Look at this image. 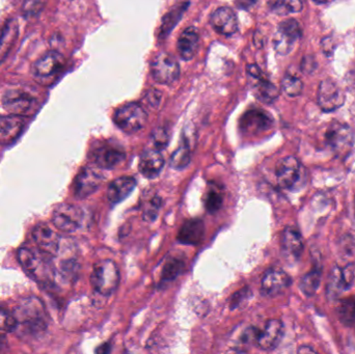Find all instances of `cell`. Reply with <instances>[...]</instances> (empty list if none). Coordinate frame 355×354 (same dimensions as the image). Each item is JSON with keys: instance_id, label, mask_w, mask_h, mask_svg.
<instances>
[{"instance_id": "1", "label": "cell", "mask_w": 355, "mask_h": 354, "mask_svg": "<svg viewBox=\"0 0 355 354\" xmlns=\"http://www.w3.org/2000/svg\"><path fill=\"white\" fill-rule=\"evenodd\" d=\"M93 288L103 296H109L120 284V272L111 260H102L94 266L91 276Z\"/></svg>"}, {"instance_id": "2", "label": "cell", "mask_w": 355, "mask_h": 354, "mask_svg": "<svg viewBox=\"0 0 355 354\" xmlns=\"http://www.w3.org/2000/svg\"><path fill=\"white\" fill-rule=\"evenodd\" d=\"M18 324H21L30 331H40L47 327L45 311L42 303L36 297L24 299L23 302L14 311Z\"/></svg>"}, {"instance_id": "3", "label": "cell", "mask_w": 355, "mask_h": 354, "mask_svg": "<svg viewBox=\"0 0 355 354\" xmlns=\"http://www.w3.org/2000/svg\"><path fill=\"white\" fill-rule=\"evenodd\" d=\"M114 121L126 133H136L146 126L148 113L138 103H128L116 109Z\"/></svg>"}, {"instance_id": "4", "label": "cell", "mask_w": 355, "mask_h": 354, "mask_svg": "<svg viewBox=\"0 0 355 354\" xmlns=\"http://www.w3.org/2000/svg\"><path fill=\"white\" fill-rule=\"evenodd\" d=\"M325 142L338 157H346L354 144V132L347 124L334 122L326 130Z\"/></svg>"}, {"instance_id": "5", "label": "cell", "mask_w": 355, "mask_h": 354, "mask_svg": "<svg viewBox=\"0 0 355 354\" xmlns=\"http://www.w3.org/2000/svg\"><path fill=\"white\" fill-rule=\"evenodd\" d=\"M151 73L156 82L169 85L180 76V66L175 58L167 52H160L153 58Z\"/></svg>"}, {"instance_id": "6", "label": "cell", "mask_w": 355, "mask_h": 354, "mask_svg": "<svg viewBox=\"0 0 355 354\" xmlns=\"http://www.w3.org/2000/svg\"><path fill=\"white\" fill-rule=\"evenodd\" d=\"M42 252H36L32 248L23 246L18 250L17 258L22 268L32 278L38 280H45L49 278L48 262Z\"/></svg>"}, {"instance_id": "7", "label": "cell", "mask_w": 355, "mask_h": 354, "mask_svg": "<svg viewBox=\"0 0 355 354\" xmlns=\"http://www.w3.org/2000/svg\"><path fill=\"white\" fill-rule=\"evenodd\" d=\"M303 36L301 25L295 19H287L279 25L277 34L273 38L275 52L281 56L291 52L294 44Z\"/></svg>"}, {"instance_id": "8", "label": "cell", "mask_w": 355, "mask_h": 354, "mask_svg": "<svg viewBox=\"0 0 355 354\" xmlns=\"http://www.w3.org/2000/svg\"><path fill=\"white\" fill-rule=\"evenodd\" d=\"M85 219L83 209L75 205L62 204L53 211V225L63 232L73 233L80 229Z\"/></svg>"}, {"instance_id": "9", "label": "cell", "mask_w": 355, "mask_h": 354, "mask_svg": "<svg viewBox=\"0 0 355 354\" xmlns=\"http://www.w3.org/2000/svg\"><path fill=\"white\" fill-rule=\"evenodd\" d=\"M3 109L10 115L26 117L32 113L36 107V99L28 91L22 89H11L8 91L3 97Z\"/></svg>"}, {"instance_id": "10", "label": "cell", "mask_w": 355, "mask_h": 354, "mask_svg": "<svg viewBox=\"0 0 355 354\" xmlns=\"http://www.w3.org/2000/svg\"><path fill=\"white\" fill-rule=\"evenodd\" d=\"M317 102L322 111L332 113L344 105L345 93L334 81L325 79L318 89Z\"/></svg>"}, {"instance_id": "11", "label": "cell", "mask_w": 355, "mask_h": 354, "mask_svg": "<svg viewBox=\"0 0 355 354\" xmlns=\"http://www.w3.org/2000/svg\"><path fill=\"white\" fill-rule=\"evenodd\" d=\"M104 177L97 168L85 166L77 175L74 181V195L78 199H85L93 195L103 183Z\"/></svg>"}, {"instance_id": "12", "label": "cell", "mask_w": 355, "mask_h": 354, "mask_svg": "<svg viewBox=\"0 0 355 354\" xmlns=\"http://www.w3.org/2000/svg\"><path fill=\"white\" fill-rule=\"evenodd\" d=\"M277 184L283 189H292L301 177V164L294 156L283 158L275 168Z\"/></svg>"}, {"instance_id": "13", "label": "cell", "mask_w": 355, "mask_h": 354, "mask_svg": "<svg viewBox=\"0 0 355 354\" xmlns=\"http://www.w3.org/2000/svg\"><path fill=\"white\" fill-rule=\"evenodd\" d=\"M32 239L44 255H56L59 246V236L50 225L45 223H38L32 230Z\"/></svg>"}, {"instance_id": "14", "label": "cell", "mask_w": 355, "mask_h": 354, "mask_svg": "<svg viewBox=\"0 0 355 354\" xmlns=\"http://www.w3.org/2000/svg\"><path fill=\"white\" fill-rule=\"evenodd\" d=\"M354 266L348 265L345 268L334 267L330 274L327 284V295L330 299L336 298L343 292L348 290L354 283Z\"/></svg>"}, {"instance_id": "15", "label": "cell", "mask_w": 355, "mask_h": 354, "mask_svg": "<svg viewBox=\"0 0 355 354\" xmlns=\"http://www.w3.org/2000/svg\"><path fill=\"white\" fill-rule=\"evenodd\" d=\"M272 123V119L266 111L258 109H250L240 120V129L246 134L255 135L268 130Z\"/></svg>"}, {"instance_id": "16", "label": "cell", "mask_w": 355, "mask_h": 354, "mask_svg": "<svg viewBox=\"0 0 355 354\" xmlns=\"http://www.w3.org/2000/svg\"><path fill=\"white\" fill-rule=\"evenodd\" d=\"M291 283V278L287 272L279 268H271L263 276L261 290L265 296H277L289 288Z\"/></svg>"}, {"instance_id": "17", "label": "cell", "mask_w": 355, "mask_h": 354, "mask_svg": "<svg viewBox=\"0 0 355 354\" xmlns=\"http://www.w3.org/2000/svg\"><path fill=\"white\" fill-rule=\"evenodd\" d=\"M210 23L217 34L233 36L238 30L236 14L230 8L222 7L215 10L210 17Z\"/></svg>"}, {"instance_id": "18", "label": "cell", "mask_w": 355, "mask_h": 354, "mask_svg": "<svg viewBox=\"0 0 355 354\" xmlns=\"http://www.w3.org/2000/svg\"><path fill=\"white\" fill-rule=\"evenodd\" d=\"M283 335V325L281 321L277 319H271L267 321L264 329L258 331L257 335V345L265 351L273 350L281 343Z\"/></svg>"}, {"instance_id": "19", "label": "cell", "mask_w": 355, "mask_h": 354, "mask_svg": "<svg viewBox=\"0 0 355 354\" xmlns=\"http://www.w3.org/2000/svg\"><path fill=\"white\" fill-rule=\"evenodd\" d=\"M64 64L65 58L62 54L57 52H48L34 63L32 73L39 78H48L62 70Z\"/></svg>"}, {"instance_id": "20", "label": "cell", "mask_w": 355, "mask_h": 354, "mask_svg": "<svg viewBox=\"0 0 355 354\" xmlns=\"http://www.w3.org/2000/svg\"><path fill=\"white\" fill-rule=\"evenodd\" d=\"M126 153L121 148L112 146H98L92 153L96 166L100 168L111 170L125 159Z\"/></svg>"}, {"instance_id": "21", "label": "cell", "mask_w": 355, "mask_h": 354, "mask_svg": "<svg viewBox=\"0 0 355 354\" xmlns=\"http://www.w3.org/2000/svg\"><path fill=\"white\" fill-rule=\"evenodd\" d=\"M25 127V119L20 115H0V144L15 142Z\"/></svg>"}, {"instance_id": "22", "label": "cell", "mask_w": 355, "mask_h": 354, "mask_svg": "<svg viewBox=\"0 0 355 354\" xmlns=\"http://www.w3.org/2000/svg\"><path fill=\"white\" fill-rule=\"evenodd\" d=\"M164 166V158L160 151L150 148L144 151L138 164V170L142 176L148 179H154L159 176Z\"/></svg>"}, {"instance_id": "23", "label": "cell", "mask_w": 355, "mask_h": 354, "mask_svg": "<svg viewBox=\"0 0 355 354\" xmlns=\"http://www.w3.org/2000/svg\"><path fill=\"white\" fill-rule=\"evenodd\" d=\"M200 45V34L195 26L186 28L178 40V52L183 60H191L197 54Z\"/></svg>"}, {"instance_id": "24", "label": "cell", "mask_w": 355, "mask_h": 354, "mask_svg": "<svg viewBox=\"0 0 355 354\" xmlns=\"http://www.w3.org/2000/svg\"><path fill=\"white\" fill-rule=\"evenodd\" d=\"M136 186L133 177H120L110 183L107 189V199L110 204L116 205L127 199Z\"/></svg>"}, {"instance_id": "25", "label": "cell", "mask_w": 355, "mask_h": 354, "mask_svg": "<svg viewBox=\"0 0 355 354\" xmlns=\"http://www.w3.org/2000/svg\"><path fill=\"white\" fill-rule=\"evenodd\" d=\"M281 246L283 254L290 259H299L303 252V242L299 230L286 228L281 236Z\"/></svg>"}, {"instance_id": "26", "label": "cell", "mask_w": 355, "mask_h": 354, "mask_svg": "<svg viewBox=\"0 0 355 354\" xmlns=\"http://www.w3.org/2000/svg\"><path fill=\"white\" fill-rule=\"evenodd\" d=\"M205 235V225L201 219H191L181 227L178 240L186 245H197Z\"/></svg>"}, {"instance_id": "27", "label": "cell", "mask_w": 355, "mask_h": 354, "mask_svg": "<svg viewBox=\"0 0 355 354\" xmlns=\"http://www.w3.org/2000/svg\"><path fill=\"white\" fill-rule=\"evenodd\" d=\"M18 24L14 19L8 20L0 25V63L5 60L14 43L17 40Z\"/></svg>"}, {"instance_id": "28", "label": "cell", "mask_w": 355, "mask_h": 354, "mask_svg": "<svg viewBox=\"0 0 355 354\" xmlns=\"http://www.w3.org/2000/svg\"><path fill=\"white\" fill-rule=\"evenodd\" d=\"M191 160V140L186 129L183 132L182 142L180 146L173 152L171 157V168L175 170H183L186 168Z\"/></svg>"}, {"instance_id": "29", "label": "cell", "mask_w": 355, "mask_h": 354, "mask_svg": "<svg viewBox=\"0 0 355 354\" xmlns=\"http://www.w3.org/2000/svg\"><path fill=\"white\" fill-rule=\"evenodd\" d=\"M187 7H189V3H183L175 5L171 11L167 12L161 23L160 34H159L161 38H164L171 34V30L175 28L178 22L180 21L181 18L187 11Z\"/></svg>"}, {"instance_id": "30", "label": "cell", "mask_w": 355, "mask_h": 354, "mask_svg": "<svg viewBox=\"0 0 355 354\" xmlns=\"http://www.w3.org/2000/svg\"><path fill=\"white\" fill-rule=\"evenodd\" d=\"M256 81L254 87L255 95L260 101L264 103H271L279 98V89L270 81L267 80L264 76L256 79Z\"/></svg>"}, {"instance_id": "31", "label": "cell", "mask_w": 355, "mask_h": 354, "mask_svg": "<svg viewBox=\"0 0 355 354\" xmlns=\"http://www.w3.org/2000/svg\"><path fill=\"white\" fill-rule=\"evenodd\" d=\"M322 272L320 268H314L313 270L305 274L301 280V289L303 294L311 297L316 294L321 283Z\"/></svg>"}, {"instance_id": "32", "label": "cell", "mask_w": 355, "mask_h": 354, "mask_svg": "<svg viewBox=\"0 0 355 354\" xmlns=\"http://www.w3.org/2000/svg\"><path fill=\"white\" fill-rule=\"evenodd\" d=\"M303 5L301 0H277L271 10L277 15L285 16L288 14L299 13L303 11Z\"/></svg>"}, {"instance_id": "33", "label": "cell", "mask_w": 355, "mask_h": 354, "mask_svg": "<svg viewBox=\"0 0 355 354\" xmlns=\"http://www.w3.org/2000/svg\"><path fill=\"white\" fill-rule=\"evenodd\" d=\"M281 89L289 97H299L303 93V83L299 77L286 75L281 80Z\"/></svg>"}, {"instance_id": "34", "label": "cell", "mask_w": 355, "mask_h": 354, "mask_svg": "<svg viewBox=\"0 0 355 354\" xmlns=\"http://www.w3.org/2000/svg\"><path fill=\"white\" fill-rule=\"evenodd\" d=\"M161 204H162V201L158 195H152L150 199H146L144 203V209H142V217L144 221H149V223L154 221L158 217Z\"/></svg>"}, {"instance_id": "35", "label": "cell", "mask_w": 355, "mask_h": 354, "mask_svg": "<svg viewBox=\"0 0 355 354\" xmlns=\"http://www.w3.org/2000/svg\"><path fill=\"white\" fill-rule=\"evenodd\" d=\"M338 316L346 325L355 322V296L344 299L338 307Z\"/></svg>"}, {"instance_id": "36", "label": "cell", "mask_w": 355, "mask_h": 354, "mask_svg": "<svg viewBox=\"0 0 355 354\" xmlns=\"http://www.w3.org/2000/svg\"><path fill=\"white\" fill-rule=\"evenodd\" d=\"M183 268H184V263H183L182 260L178 259V258H171L163 267L162 280H166V282L175 280V278L180 276Z\"/></svg>"}, {"instance_id": "37", "label": "cell", "mask_w": 355, "mask_h": 354, "mask_svg": "<svg viewBox=\"0 0 355 354\" xmlns=\"http://www.w3.org/2000/svg\"><path fill=\"white\" fill-rule=\"evenodd\" d=\"M204 201H205V207L208 212L214 214V213L217 212L220 207H222V195L217 188L212 187V188H209L208 192L206 193Z\"/></svg>"}, {"instance_id": "38", "label": "cell", "mask_w": 355, "mask_h": 354, "mask_svg": "<svg viewBox=\"0 0 355 354\" xmlns=\"http://www.w3.org/2000/svg\"><path fill=\"white\" fill-rule=\"evenodd\" d=\"M169 142V135L166 129L162 127L156 128L151 134V144L153 148L158 151L164 150Z\"/></svg>"}, {"instance_id": "39", "label": "cell", "mask_w": 355, "mask_h": 354, "mask_svg": "<svg viewBox=\"0 0 355 354\" xmlns=\"http://www.w3.org/2000/svg\"><path fill=\"white\" fill-rule=\"evenodd\" d=\"M18 322L14 313L0 308V331H13L17 329Z\"/></svg>"}, {"instance_id": "40", "label": "cell", "mask_w": 355, "mask_h": 354, "mask_svg": "<svg viewBox=\"0 0 355 354\" xmlns=\"http://www.w3.org/2000/svg\"><path fill=\"white\" fill-rule=\"evenodd\" d=\"M316 68H317V62H316V58L314 56H307L301 60V70L303 74H312L316 70Z\"/></svg>"}, {"instance_id": "41", "label": "cell", "mask_w": 355, "mask_h": 354, "mask_svg": "<svg viewBox=\"0 0 355 354\" xmlns=\"http://www.w3.org/2000/svg\"><path fill=\"white\" fill-rule=\"evenodd\" d=\"M161 98H162V95H161L160 91H157V89H153L151 91H148L146 96V101L151 107H154V109H157L160 104Z\"/></svg>"}, {"instance_id": "42", "label": "cell", "mask_w": 355, "mask_h": 354, "mask_svg": "<svg viewBox=\"0 0 355 354\" xmlns=\"http://www.w3.org/2000/svg\"><path fill=\"white\" fill-rule=\"evenodd\" d=\"M322 52L326 56H332L336 48V43L332 36H326L321 42Z\"/></svg>"}, {"instance_id": "43", "label": "cell", "mask_w": 355, "mask_h": 354, "mask_svg": "<svg viewBox=\"0 0 355 354\" xmlns=\"http://www.w3.org/2000/svg\"><path fill=\"white\" fill-rule=\"evenodd\" d=\"M259 3V0H236V5L241 10L252 9L257 3Z\"/></svg>"}, {"instance_id": "44", "label": "cell", "mask_w": 355, "mask_h": 354, "mask_svg": "<svg viewBox=\"0 0 355 354\" xmlns=\"http://www.w3.org/2000/svg\"><path fill=\"white\" fill-rule=\"evenodd\" d=\"M248 73L254 79H258L263 76L262 70L257 65H248Z\"/></svg>"}, {"instance_id": "45", "label": "cell", "mask_w": 355, "mask_h": 354, "mask_svg": "<svg viewBox=\"0 0 355 354\" xmlns=\"http://www.w3.org/2000/svg\"><path fill=\"white\" fill-rule=\"evenodd\" d=\"M109 351V346H108L107 344H104V345L100 346V347L96 350V352H98V353H107V352Z\"/></svg>"}, {"instance_id": "46", "label": "cell", "mask_w": 355, "mask_h": 354, "mask_svg": "<svg viewBox=\"0 0 355 354\" xmlns=\"http://www.w3.org/2000/svg\"><path fill=\"white\" fill-rule=\"evenodd\" d=\"M299 352H301V353H303V352H316L315 350L313 349V348L311 347H305V346H303V347L299 348Z\"/></svg>"}, {"instance_id": "47", "label": "cell", "mask_w": 355, "mask_h": 354, "mask_svg": "<svg viewBox=\"0 0 355 354\" xmlns=\"http://www.w3.org/2000/svg\"><path fill=\"white\" fill-rule=\"evenodd\" d=\"M313 1H315V3H326V1H327V0H313Z\"/></svg>"}, {"instance_id": "48", "label": "cell", "mask_w": 355, "mask_h": 354, "mask_svg": "<svg viewBox=\"0 0 355 354\" xmlns=\"http://www.w3.org/2000/svg\"><path fill=\"white\" fill-rule=\"evenodd\" d=\"M354 225H355V201H354Z\"/></svg>"}]
</instances>
